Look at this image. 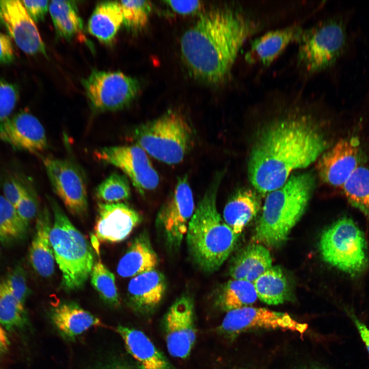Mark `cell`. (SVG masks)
<instances>
[{
    "label": "cell",
    "instance_id": "6da1fadb",
    "mask_svg": "<svg viewBox=\"0 0 369 369\" xmlns=\"http://www.w3.org/2000/svg\"><path fill=\"white\" fill-rule=\"evenodd\" d=\"M291 111L269 124L251 151L248 176L262 194L283 186L294 170L308 167L328 147L311 114Z\"/></svg>",
    "mask_w": 369,
    "mask_h": 369
},
{
    "label": "cell",
    "instance_id": "7a4b0ae2",
    "mask_svg": "<svg viewBox=\"0 0 369 369\" xmlns=\"http://www.w3.org/2000/svg\"><path fill=\"white\" fill-rule=\"evenodd\" d=\"M260 28L252 16L231 7L203 12L181 36L183 60L197 79L221 83L230 76L243 44Z\"/></svg>",
    "mask_w": 369,
    "mask_h": 369
},
{
    "label": "cell",
    "instance_id": "3957f363",
    "mask_svg": "<svg viewBox=\"0 0 369 369\" xmlns=\"http://www.w3.org/2000/svg\"><path fill=\"white\" fill-rule=\"evenodd\" d=\"M219 180L216 179L198 202L189 222L186 241L190 257L200 271H217L233 251L239 235L234 233L218 211Z\"/></svg>",
    "mask_w": 369,
    "mask_h": 369
},
{
    "label": "cell",
    "instance_id": "277c9868",
    "mask_svg": "<svg viewBox=\"0 0 369 369\" xmlns=\"http://www.w3.org/2000/svg\"><path fill=\"white\" fill-rule=\"evenodd\" d=\"M315 184L311 173L294 174L283 186L268 193L253 240L270 248L282 245L303 215Z\"/></svg>",
    "mask_w": 369,
    "mask_h": 369
},
{
    "label": "cell",
    "instance_id": "5b68a950",
    "mask_svg": "<svg viewBox=\"0 0 369 369\" xmlns=\"http://www.w3.org/2000/svg\"><path fill=\"white\" fill-rule=\"evenodd\" d=\"M50 241L55 260L62 274L61 286L67 291L84 286L94 264L93 252L84 236L73 225L54 199Z\"/></svg>",
    "mask_w": 369,
    "mask_h": 369
},
{
    "label": "cell",
    "instance_id": "8992f818",
    "mask_svg": "<svg viewBox=\"0 0 369 369\" xmlns=\"http://www.w3.org/2000/svg\"><path fill=\"white\" fill-rule=\"evenodd\" d=\"M136 144L154 158L169 165L181 162L192 147L193 132L180 114L168 111L137 127Z\"/></svg>",
    "mask_w": 369,
    "mask_h": 369
},
{
    "label": "cell",
    "instance_id": "52a82bcc",
    "mask_svg": "<svg viewBox=\"0 0 369 369\" xmlns=\"http://www.w3.org/2000/svg\"><path fill=\"white\" fill-rule=\"evenodd\" d=\"M297 60L308 74H314L333 65L344 53L347 43L345 25L332 18L303 29L299 39Z\"/></svg>",
    "mask_w": 369,
    "mask_h": 369
},
{
    "label": "cell",
    "instance_id": "ba28073f",
    "mask_svg": "<svg viewBox=\"0 0 369 369\" xmlns=\"http://www.w3.org/2000/svg\"><path fill=\"white\" fill-rule=\"evenodd\" d=\"M323 260L352 276L360 274L367 263L364 236L353 220L340 218L326 228L319 240Z\"/></svg>",
    "mask_w": 369,
    "mask_h": 369
},
{
    "label": "cell",
    "instance_id": "9c48e42d",
    "mask_svg": "<svg viewBox=\"0 0 369 369\" xmlns=\"http://www.w3.org/2000/svg\"><path fill=\"white\" fill-rule=\"evenodd\" d=\"M86 94L93 110L115 111L128 107L137 96L139 83L120 71L93 70L82 80Z\"/></svg>",
    "mask_w": 369,
    "mask_h": 369
},
{
    "label": "cell",
    "instance_id": "30bf717a",
    "mask_svg": "<svg viewBox=\"0 0 369 369\" xmlns=\"http://www.w3.org/2000/svg\"><path fill=\"white\" fill-rule=\"evenodd\" d=\"M194 211L193 193L185 175L178 179L174 191L156 217L157 230L169 250L179 249Z\"/></svg>",
    "mask_w": 369,
    "mask_h": 369
},
{
    "label": "cell",
    "instance_id": "8fae6325",
    "mask_svg": "<svg viewBox=\"0 0 369 369\" xmlns=\"http://www.w3.org/2000/svg\"><path fill=\"white\" fill-rule=\"evenodd\" d=\"M45 170L55 193L73 215L83 216L88 211L85 177L70 160L52 157L43 158Z\"/></svg>",
    "mask_w": 369,
    "mask_h": 369
},
{
    "label": "cell",
    "instance_id": "7c38bea8",
    "mask_svg": "<svg viewBox=\"0 0 369 369\" xmlns=\"http://www.w3.org/2000/svg\"><path fill=\"white\" fill-rule=\"evenodd\" d=\"M94 155L99 161L120 169L140 193L158 185L157 172L146 152L137 144L101 148L94 152Z\"/></svg>",
    "mask_w": 369,
    "mask_h": 369
},
{
    "label": "cell",
    "instance_id": "4fadbf2b",
    "mask_svg": "<svg viewBox=\"0 0 369 369\" xmlns=\"http://www.w3.org/2000/svg\"><path fill=\"white\" fill-rule=\"evenodd\" d=\"M163 324L169 354L176 358H187L196 337L194 303L191 296L184 294L178 297L165 314Z\"/></svg>",
    "mask_w": 369,
    "mask_h": 369
},
{
    "label": "cell",
    "instance_id": "5bb4252c",
    "mask_svg": "<svg viewBox=\"0 0 369 369\" xmlns=\"http://www.w3.org/2000/svg\"><path fill=\"white\" fill-rule=\"evenodd\" d=\"M308 327L306 323L297 322L287 313L247 306L228 312L219 329L229 335L252 328L282 329L303 334Z\"/></svg>",
    "mask_w": 369,
    "mask_h": 369
},
{
    "label": "cell",
    "instance_id": "9a60e30c",
    "mask_svg": "<svg viewBox=\"0 0 369 369\" xmlns=\"http://www.w3.org/2000/svg\"><path fill=\"white\" fill-rule=\"evenodd\" d=\"M360 141L357 136L339 140L323 153L317 169L321 179L335 187H341L362 160Z\"/></svg>",
    "mask_w": 369,
    "mask_h": 369
},
{
    "label": "cell",
    "instance_id": "2e32d148",
    "mask_svg": "<svg viewBox=\"0 0 369 369\" xmlns=\"http://www.w3.org/2000/svg\"><path fill=\"white\" fill-rule=\"evenodd\" d=\"M0 25L25 53L46 55L45 44L35 23L20 1L0 0Z\"/></svg>",
    "mask_w": 369,
    "mask_h": 369
},
{
    "label": "cell",
    "instance_id": "e0dca14e",
    "mask_svg": "<svg viewBox=\"0 0 369 369\" xmlns=\"http://www.w3.org/2000/svg\"><path fill=\"white\" fill-rule=\"evenodd\" d=\"M0 141L16 150L32 153L43 151L48 147L44 127L36 117L25 111L0 121Z\"/></svg>",
    "mask_w": 369,
    "mask_h": 369
},
{
    "label": "cell",
    "instance_id": "ac0fdd59",
    "mask_svg": "<svg viewBox=\"0 0 369 369\" xmlns=\"http://www.w3.org/2000/svg\"><path fill=\"white\" fill-rule=\"evenodd\" d=\"M97 213L94 233L102 242L123 241L141 221L140 214L123 202H99Z\"/></svg>",
    "mask_w": 369,
    "mask_h": 369
},
{
    "label": "cell",
    "instance_id": "d6986e66",
    "mask_svg": "<svg viewBox=\"0 0 369 369\" xmlns=\"http://www.w3.org/2000/svg\"><path fill=\"white\" fill-rule=\"evenodd\" d=\"M167 286L165 276L155 269L137 275L128 285L129 303L136 312L151 313L162 300Z\"/></svg>",
    "mask_w": 369,
    "mask_h": 369
},
{
    "label": "cell",
    "instance_id": "ffe728a7",
    "mask_svg": "<svg viewBox=\"0 0 369 369\" xmlns=\"http://www.w3.org/2000/svg\"><path fill=\"white\" fill-rule=\"evenodd\" d=\"M303 28L298 24L268 31L253 39L245 55L250 64L268 66L293 42L299 39Z\"/></svg>",
    "mask_w": 369,
    "mask_h": 369
},
{
    "label": "cell",
    "instance_id": "44dd1931",
    "mask_svg": "<svg viewBox=\"0 0 369 369\" xmlns=\"http://www.w3.org/2000/svg\"><path fill=\"white\" fill-rule=\"evenodd\" d=\"M52 224L50 214L46 207L37 216L34 234L29 252L30 263L39 276L47 278L54 271L55 258L50 241Z\"/></svg>",
    "mask_w": 369,
    "mask_h": 369
},
{
    "label": "cell",
    "instance_id": "7402d4cb",
    "mask_svg": "<svg viewBox=\"0 0 369 369\" xmlns=\"http://www.w3.org/2000/svg\"><path fill=\"white\" fill-rule=\"evenodd\" d=\"M51 321L59 335L66 340H74L93 326L102 324L100 320L77 304L62 302L50 313Z\"/></svg>",
    "mask_w": 369,
    "mask_h": 369
},
{
    "label": "cell",
    "instance_id": "603a6c76",
    "mask_svg": "<svg viewBox=\"0 0 369 369\" xmlns=\"http://www.w3.org/2000/svg\"><path fill=\"white\" fill-rule=\"evenodd\" d=\"M116 330L141 369H173L165 355L142 332L121 325Z\"/></svg>",
    "mask_w": 369,
    "mask_h": 369
},
{
    "label": "cell",
    "instance_id": "cb8c5ba5",
    "mask_svg": "<svg viewBox=\"0 0 369 369\" xmlns=\"http://www.w3.org/2000/svg\"><path fill=\"white\" fill-rule=\"evenodd\" d=\"M159 262L148 234L142 232L131 243L117 266V273L122 277H135L153 270Z\"/></svg>",
    "mask_w": 369,
    "mask_h": 369
},
{
    "label": "cell",
    "instance_id": "d4e9b609",
    "mask_svg": "<svg viewBox=\"0 0 369 369\" xmlns=\"http://www.w3.org/2000/svg\"><path fill=\"white\" fill-rule=\"evenodd\" d=\"M272 266V259L267 248L258 243L248 245L233 259L229 269L233 279L253 283Z\"/></svg>",
    "mask_w": 369,
    "mask_h": 369
},
{
    "label": "cell",
    "instance_id": "484cf974",
    "mask_svg": "<svg viewBox=\"0 0 369 369\" xmlns=\"http://www.w3.org/2000/svg\"><path fill=\"white\" fill-rule=\"evenodd\" d=\"M119 2L105 1L95 7L88 23L89 32L100 42L111 44L123 24Z\"/></svg>",
    "mask_w": 369,
    "mask_h": 369
},
{
    "label": "cell",
    "instance_id": "4316f807",
    "mask_svg": "<svg viewBox=\"0 0 369 369\" xmlns=\"http://www.w3.org/2000/svg\"><path fill=\"white\" fill-rule=\"evenodd\" d=\"M260 208V200L255 192L250 189L240 190L226 204L223 220L235 234L239 235Z\"/></svg>",
    "mask_w": 369,
    "mask_h": 369
},
{
    "label": "cell",
    "instance_id": "83f0119b",
    "mask_svg": "<svg viewBox=\"0 0 369 369\" xmlns=\"http://www.w3.org/2000/svg\"><path fill=\"white\" fill-rule=\"evenodd\" d=\"M49 9L58 37L71 40L81 33L83 23L74 1H52Z\"/></svg>",
    "mask_w": 369,
    "mask_h": 369
},
{
    "label": "cell",
    "instance_id": "f1b7e54d",
    "mask_svg": "<svg viewBox=\"0 0 369 369\" xmlns=\"http://www.w3.org/2000/svg\"><path fill=\"white\" fill-rule=\"evenodd\" d=\"M260 300L270 305L283 303L289 296L287 279L281 269L272 266L253 283Z\"/></svg>",
    "mask_w": 369,
    "mask_h": 369
},
{
    "label": "cell",
    "instance_id": "f546056e",
    "mask_svg": "<svg viewBox=\"0 0 369 369\" xmlns=\"http://www.w3.org/2000/svg\"><path fill=\"white\" fill-rule=\"evenodd\" d=\"M257 298L253 283L233 279L220 288L216 295V303L221 309L229 312L249 306Z\"/></svg>",
    "mask_w": 369,
    "mask_h": 369
},
{
    "label": "cell",
    "instance_id": "4dcf8cb0",
    "mask_svg": "<svg viewBox=\"0 0 369 369\" xmlns=\"http://www.w3.org/2000/svg\"><path fill=\"white\" fill-rule=\"evenodd\" d=\"M342 188L350 204L369 217V169L358 167Z\"/></svg>",
    "mask_w": 369,
    "mask_h": 369
},
{
    "label": "cell",
    "instance_id": "1f68e13d",
    "mask_svg": "<svg viewBox=\"0 0 369 369\" xmlns=\"http://www.w3.org/2000/svg\"><path fill=\"white\" fill-rule=\"evenodd\" d=\"M28 228L15 208L0 195V243L8 245L23 240Z\"/></svg>",
    "mask_w": 369,
    "mask_h": 369
},
{
    "label": "cell",
    "instance_id": "d6a6232c",
    "mask_svg": "<svg viewBox=\"0 0 369 369\" xmlns=\"http://www.w3.org/2000/svg\"><path fill=\"white\" fill-rule=\"evenodd\" d=\"M22 305L11 292L4 281L0 282V324L7 330L23 328L27 316Z\"/></svg>",
    "mask_w": 369,
    "mask_h": 369
},
{
    "label": "cell",
    "instance_id": "836d02e7",
    "mask_svg": "<svg viewBox=\"0 0 369 369\" xmlns=\"http://www.w3.org/2000/svg\"><path fill=\"white\" fill-rule=\"evenodd\" d=\"M91 284L101 298L112 306H118L119 296L114 274L99 260L94 263L90 274Z\"/></svg>",
    "mask_w": 369,
    "mask_h": 369
},
{
    "label": "cell",
    "instance_id": "e575fe53",
    "mask_svg": "<svg viewBox=\"0 0 369 369\" xmlns=\"http://www.w3.org/2000/svg\"><path fill=\"white\" fill-rule=\"evenodd\" d=\"M95 195L100 200L108 203L118 202L130 197V187L126 176L113 173L96 188Z\"/></svg>",
    "mask_w": 369,
    "mask_h": 369
},
{
    "label": "cell",
    "instance_id": "d590c367",
    "mask_svg": "<svg viewBox=\"0 0 369 369\" xmlns=\"http://www.w3.org/2000/svg\"><path fill=\"white\" fill-rule=\"evenodd\" d=\"M123 25L131 31L143 28L147 24L152 5L147 1H121Z\"/></svg>",
    "mask_w": 369,
    "mask_h": 369
},
{
    "label": "cell",
    "instance_id": "8d00e7d4",
    "mask_svg": "<svg viewBox=\"0 0 369 369\" xmlns=\"http://www.w3.org/2000/svg\"><path fill=\"white\" fill-rule=\"evenodd\" d=\"M9 289L24 306L29 294L26 272L20 265H16L4 280Z\"/></svg>",
    "mask_w": 369,
    "mask_h": 369
},
{
    "label": "cell",
    "instance_id": "74e56055",
    "mask_svg": "<svg viewBox=\"0 0 369 369\" xmlns=\"http://www.w3.org/2000/svg\"><path fill=\"white\" fill-rule=\"evenodd\" d=\"M19 99V89L14 84L0 79V121L10 116Z\"/></svg>",
    "mask_w": 369,
    "mask_h": 369
},
{
    "label": "cell",
    "instance_id": "f35d334b",
    "mask_svg": "<svg viewBox=\"0 0 369 369\" xmlns=\"http://www.w3.org/2000/svg\"><path fill=\"white\" fill-rule=\"evenodd\" d=\"M15 209L21 219L28 226L38 214V200L35 193L31 187L24 193Z\"/></svg>",
    "mask_w": 369,
    "mask_h": 369
},
{
    "label": "cell",
    "instance_id": "ab89813d",
    "mask_svg": "<svg viewBox=\"0 0 369 369\" xmlns=\"http://www.w3.org/2000/svg\"><path fill=\"white\" fill-rule=\"evenodd\" d=\"M30 187L20 178L13 177L6 179L2 183L4 197L15 208Z\"/></svg>",
    "mask_w": 369,
    "mask_h": 369
},
{
    "label": "cell",
    "instance_id": "60d3db41",
    "mask_svg": "<svg viewBox=\"0 0 369 369\" xmlns=\"http://www.w3.org/2000/svg\"><path fill=\"white\" fill-rule=\"evenodd\" d=\"M20 2L34 23L44 20L49 6L48 1H21Z\"/></svg>",
    "mask_w": 369,
    "mask_h": 369
},
{
    "label": "cell",
    "instance_id": "b9f144b4",
    "mask_svg": "<svg viewBox=\"0 0 369 369\" xmlns=\"http://www.w3.org/2000/svg\"><path fill=\"white\" fill-rule=\"evenodd\" d=\"M15 56L11 38L0 31V65L12 63Z\"/></svg>",
    "mask_w": 369,
    "mask_h": 369
},
{
    "label": "cell",
    "instance_id": "7bdbcfd3",
    "mask_svg": "<svg viewBox=\"0 0 369 369\" xmlns=\"http://www.w3.org/2000/svg\"><path fill=\"white\" fill-rule=\"evenodd\" d=\"M165 2L175 12L189 14L197 11L201 7L199 1H166Z\"/></svg>",
    "mask_w": 369,
    "mask_h": 369
},
{
    "label": "cell",
    "instance_id": "ee69618b",
    "mask_svg": "<svg viewBox=\"0 0 369 369\" xmlns=\"http://www.w3.org/2000/svg\"><path fill=\"white\" fill-rule=\"evenodd\" d=\"M351 317L369 353V329L365 324L360 321L355 315L351 314Z\"/></svg>",
    "mask_w": 369,
    "mask_h": 369
},
{
    "label": "cell",
    "instance_id": "f6af8a7d",
    "mask_svg": "<svg viewBox=\"0 0 369 369\" xmlns=\"http://www.w3.org/2000/svg\"><path fill=\"white\" fill-rule=\"evenodd\" d=\"M89 369H133L122 361L111 360L99 363Z\"/></svg>",
    "mask_w": 369,
    "mask_h": 369
},
{
    "label": "cell",
    "instance_id": "bcb514c9",
    "mask_svg": "<svg viewBox=\"0 0 369 369\" xmlns=\"http://www.w3.org/2000/svg\"><path fill=\"white\" fill-rule=\"evenodd\" d=\"M9 345L10 343L7 333L4 327L0 324V356L7 353Z\"/></svg>",
    "mask_w": 369,
    "mask_h": 369
}]
</instances>
